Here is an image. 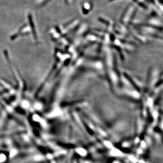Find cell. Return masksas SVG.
Segmentation results:
<instances>
[{"label":"cell","instance_id":"cell-1","mask_svg":"<svg viewBox=\"0 0 163 163\" xmlns=\"http://www.w3.org/2000/svg\"><path fill=\"white\" fill-rule=\"evenodd\" d=\"M109 1H113L114 0H109Z\"/></svg>","mask_w":163,"mask_h":163}]
</instances>
